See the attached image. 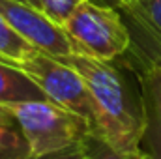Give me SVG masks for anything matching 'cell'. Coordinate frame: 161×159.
I'll list each match as a JSON object with an SVG mask.
<instances>
[{
  "instance_id": "6da1fadb",
  "label": "cell",
  "mask_w": 161,
  "mask_h": 159,
  "mask_svg": "<svg viewBox=\"0 0 161 159\" xmlns=\"http://www.w3.org/2000/svg\"><path fill=\"white\" fill-rule=\"evenodd\" d=\"M71 64L86 82L92 107L94 139L118 152H142L144 111L133 97L120 71L105 60H96L79 54L62 56Z\"/></svg>"
},
{
  "instance_id": "7a4b0ae2",
  "label": "cell",
  "mask_w": 161,
  "mask_h": 159,
  "mask_svg": "<svg viewBox=\"0 0 161 159\" xmlns=\"http://www.w3.org/2000/svg\"><path fill=\"white\" fill-rule=\"evenodd\" d=\"M23 131L30 156L69 148L94 139L92 123L49 99H28L6 105Z\"/></svg>"
},
{
  "instance_id": "3957f363",
  "label": "cell",
  "mask_w": 161,
  "mask_h": 159,
  "mask_svg": "<svg viewBox=\"0 0 161 159\" xmlns=\"http://www.w3.org/2000/svg\"><path fill=\"white\" fill-rule=\"evenodd\" d=\"M71 52L113 62L131 47V30L113 6L82 2L62 25Z\"/></svg>"
},
{
  "instance_id": "277c9868",
  "label": "cell",
  "mask_w": 161,
  "mask_h": 159,
  "mask_svg": "<svg viewBox=\"0 0 161 159\" xmlns=\"http://www.w3.org/2000/svg\"><path fill=\"white\" fill-rule=\"evenodd\" d=\"M19 68L34 80L45 97L58 107H64L92 123V107L88 86L79 71L62 56H51L36 51Z\"/></svg>"
},
{
  "instance_id": "5b68a950",
  "label": "cell",
  "mask_w": 161,
  "mask_h": 159,
  "mask_svg": "<svg viewBox=\"0 0 161 159\" xmlns=\"http://www.w3.org/2000/svg\"><path fill=\"white\" fill-rule=\"evenodd\" d=\"M0 15L41 52L51 56L71 54L69 40L62 25L51 21L40 8L25 0H0Z\"/></svg>"
},
{
  "instance_id": "8992f818",
  "label": "cell",
  "mask_w": 161,
  "mask_h": 159,
  "mask_svg": "<svg viewBox=\"0 0 161 159\" xmlns=\"http://www.w3.org/2000/svg\"><path fill=\"white\" fill-rule=\"evenodd\" d=\"M141 99L144 111V139L152 159L161 156V64L148 62L141 77Z\"/></svg>"
},
{
  "instance_id": "52a82bcc",
  "label": "cell",
  "mask_w": 161,
  "mask_h": 159,
  "mask_svg": "<svg viewBox=\"0 0 161 159\" xmlns=\"http://www.w3.org/2000/svg\"><path fill=\"white\" fill-rule=\"evenodd\" d=\"M122 9L148 41V49L152 51L148 62L161 58V0H139L124 4Z\"/></svg>"
},
{
  "instance_id": "ba28073f",
  "label": "cell",
  "mask_w": 161,
  "mask_h": 159,
  "mask_svg": "<svg viewBox=\"0 0 161 159\" xmlns=\"http://www.w3.org/2000/svg\"><path fill=\"white\" fill-rule=\"evenodd\" d=\"M28 99H47L41 88L19 66L0 58V103L9 105Z\"/></svg>"
},
{
  "instance_id": "9c48e42d",
  "label": "cell",
  "mask_w": 161,
  "mask_h": 159,
  "mask_svg": "<svg viewBox=\"0 0 161 159\" xmlns=\"http://www.w3.org/2000/svg\"><path fill=\"white\" fill-rule=\"evenodd\" d=\"M38 49L32 47L2 15H0V58L15 66L30 58Z\"/></svg>"
},
{
  "instance_id": "30bf717a",
  "label": "cell",
  "mask_w": 161,
  "mask_h": 159,
  "mask_svg": "<svg viewBox=\"0 0 161 159\" xmlns=\"http://www.w3.org/2000/svg\"><path fill=\"white\" fill-rule=\"evenodd\" d=\"M30 146L17 123H0V159H28Z\"/></svg>"
},
{
  "instance_id": "8fae6325",
  "label": "cell",
  "mask_w": 161,
  "mask_h": 159,
  "mask_svg": "<svg viewBox=\"0 0 161 159\" xmlns=\"http://www.w3.org/2000/svg\"><path fill=\"white\" fill-rule=\"evenodd\" d=\"M38 2H40V9L51 21L64 25L68 17L86 0H38Z\"/></svg>"
},
{
  "instance_id": "7c38bea8",
  "label": "cell",
  "mask_w": 161,
  "mask_h": 159,
  "mask_svg": "<svg viewBox=\"0 0 161 159\" xmlns=\"http://www.w3.org/2000/svg\"><path fill=\"white\" fill-rule=\"evenodd\" d=\"M92 140H96V139H92ZM92 140H84V142L73 144L69 148L49 152V154H41V156H30L28 159H88L90 154H92V148H90Z\"/></svg>"
},
{
  "instance_id": "4fadbf2b",
  "label": "cell",
  "mask_w": 161,
  "mask_h": 159,
  "mask_svg": "<svg viewBox=\"0 0 161 159\" xmlns=\"http://www.w3.org/2000/svg\"><path fill=\"white\" fill-rule=\"evenodd\" d=\"M144 152H118L101 144L99 152H92L88 159H142Z\"/></svg>"
},
{
  "instance_id": "5bb4252c",
  "label": "cell",
  "mask_w": 161,
  "mask_h": 159,
  "mask_svg": "<svg viewBox=\"0 0 161 159\" xmlns=\"http://www.w3.org/2000/svg\"><path fill=\"white\" fill-rule=\"evenodd\" d=\"M0 123H11V125L17 123L15 118H13V114L9 112V109L6 105H2V103H0Z\"/></svg>"
},
{
  "instance_id": "9a60e30c",
  "label": "cell",
  "mask_w": 161,
  "mask_h": 159,
  "mask_svg": "<svg viewBox=\"0 0 161 159\" xmlns=\"http://www.w3.org/2000/svg\"><path fill=\"white\" fill-rule=\"evenodd\" d=\"M26 2H30L32 6H36V8H40V2H38V0H26Z\"/></svg>"
},
{
  "instance_id": "2e32d148",
  "label": "cell",
  "mask_w": 161,
  "mask_h": 159,
  "mask_svg": "<svg viewBox=\"0 0 161 159\" xmlns=\"http://www.w3.org/2000/svg\"><path fill=\"white\" fill-rule=\"evenodd\" d=\"M131 2H139V0H122V6H124V4H131ZM120 6V8H122Z\"/></svg>"
},
{
  "instance_id": "e0dca14e",
  "label": "cell",
  "mask_w": 161,
  "mask_h": 159,
  "mask_svg": "<svg viewBox=\"0 0 161 159\" xmlns=\"http://www.w3.org/2000/svg\"><path fill=\"white\" fill-rule=\"evenodd\" d=\"M111 2H113V4H116L118 8H120V6H122V0H111Z\"/></svg>"
},
{
  "instance_id": "ac0fdd59",
  "label": "cell",
  "mask_w": 161,
  "mask_h": 159,
  "mask_svg": "<svg viewBox=\"0 0 161 159\" xmlns=\"http://www.w3.org/2000/svg\"><path fill=\"white\" fill-rule=\"evenodd\" d=\"M142 159H152V157H150L148 154H144V156H142Z\"/></svg>"
},
{
  "instance_id": "d6986e66",
  "label": "cell",
  "mask_w": 161,
  "mask_h": 159,
  "mask_svg": "<svg viewBox=\"0 0 161 159\" xmlns=\"http://www.w3.org/2000/svg\"><path fill=\"white\" fill-rule=\"evenodd\" d=\"M152 62H159V64H161V58H158V60H152Z\"/></svg>"
},
{
  "instance_id": "ffe728a7",
  "label": "cell",
  "mask_w": 161,
  "mask_h": 159,
  "mask_svg": "<svg viewBox=\"0 0 161 159\" xmlns=\"http://www.w3.org/2000/svg\"><path fill=\"white\" fill-rule=\"evenodd\" d=\"M156 159H161V156H159V157H156Z\"/></svg>"
},
{
  "instance_id": "44dd1931",
  "label": "cell",
  "mask_w": 161,
  "mask_h": 159,
  "mask_svg": "<svg viewBox=\"0 0 161 159\" xmlns=\"http://www.w3.org/2000/svg\"><path fill=\"white\" fill-rule=\"evenodd\" d=\"M25 2H26V0H25Z\"/></svg>"
}]
</instances>
